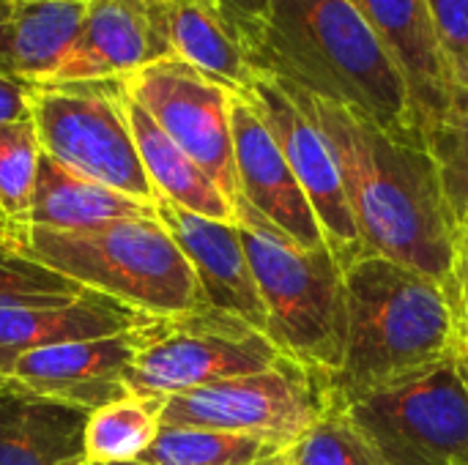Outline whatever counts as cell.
I'll list each match as a JSON object with an SVG mask.
<instances>
[{"label":"cell","instance_id":"1","mask_svg":"<svg viewBox=\"0 0 468 465\" xmlns=\"http://www.w3.org/2000/svg\"><path fill=\"white\" fill-rule=\"evenodd\" d=\"M282 85L332 145L362 252L455 282L458 225L428 140L389 134L343 104Z\"/></svg>","mask_w":468,"mask_h":465},{"label":"cell","instance_id":"2","mask_svg":"<svg viewBox=\"0 0 468 465\" xmlns=\"http://www.w3.org/2000/svg\"><path fill=\"white\" fill-rule=\"evenodd\" d=\"M346 274V351L329 381L337 403L420 378L458 356L466 323L452 282L381 255H356Z\"/></svg>","mask_w":468,"mask_h":465},{"label":"cell","instance_id":"3","mask_svg":"<svg viewBox=\"0 0 468 465\" xmlns=\"http://www.w3.org/2000/svg\"><path fill=\"white\" fill-rule=\"evenodd\" d=\"M258 69L389 134L425 137L398 63L351 0H271Z\"/></svg>","mask_w":468,"mask_h":465},{"label":"cell","instance_id":"4","mask_svg":"<svg viewBox=\"0 0 468 465\" xmlns=\"http://www.w3.org/2000/svg\"><path fill=\"white\" fill-rule=\"evenodd\" d=\"M11 244L16 255L74 285L156 318L208 307L159 217L118 219L88 230L11 225Z\"/></svg>","mask_w":468,"mask_h":465},{"label":"cell","instance_id":"5","mask_svg":"<svg viewBox=\"0 0 468 465\" xmlns=\"http://www.w3.org/2000/svg\"><path fill=\"white\" fill-rule=\"evenodd\" d=\"M236 225L263 307L266 337L293 365L332 381L346 351V274L329 247L302 249L244 200Z\"/></svg>","mask_w":468,"mask_h":465},{"label":"cell","instance_id":"6","mask_svg":"<svg viewBox=\"0 0 468 465\" xmlns=\"http://www.w3.org/2000/svg\"><path fill=\"white\" fill-rule=\"evenodd\" d=\"M27 107L41 153L140 203H159L126 118L123 79L27 85Z\"/></svg>","mask_w":468,"mask_h":465},{"label":"cell","instance_id":"7","mask_svg":"<svg viewBox=\"0 0 468 465\" xmlns=\"http://www.w3.org/2000/svg\"><path fill=\"white\" fill-rule=\"evenodd\" d=\"M280 362L285 356L263 332L200 307L151 321L148 343L129 370V392L170 400L197 386L271 370Z\"/></svg>","mask_w":468,"mask_h":465},{"label":"cell","instance_id":"8","mask_svg":"<svg viewBox=\"0 0 468 465\" xmlns=\"http://www.w3.org/2000/svg\"><path fill=\"white\" fill-rule=\"evenodd\" d=\"M340 406L384 465H468V389L455 359Z\"/></svg>","mask_w":468,"mask_h":465},{"label":"cell","instance_id":"9","mask_svg":"<svg viewBox=\"0 0 468 465\" xmlns=\"http://www.w3.org/2000/svg\"><path fill=\"white\" fill-rule=\"evenodd\" d=\"M329 403V381L285 359L271 370L170 397L162 411V428L258 433L293 447Z\"/></svg>","mask_w":468,"mask_h":465},{"label":"cell","instance_id":"10","mask_svg":"<svg viewBox=\"0 0 468 465\" xmlns=\"http://www.w3.org/2000/svg\"><path fill=\"white\" fill-rule=\"evenodd\" d=\"M126 93L154 118V123L222 189L239 203L233 159L230 104L233 90L203 77L178 58H162L123 77Z\"/></svg>","mask_w":468,"mask_h":465},{"label":"cell","instance_id":"11","mask_svg":"<svg viewBox=\"0 0 468 465\" xmlns=\"http://www.w3.org/2000/svg\"><path fill=\"white\" fill-rule=\"evenodd\" d=\"M244 96H250V101L255 104L285 162L291 164L299 186L304 189L329 249L335 252L340 266H348L356 255H362V241L329 140L277 77L261 71Z\"/></svg>","mask_w":468,"mask_h":465},{"label":"cell","instance_id":"12","mask_svg":"<svg viewBox=\"0 0 468 465\" xmlns=\"http://www.w3.org/2000/svg\"><path fill=\"white\" fill-rule=\"evenodd\" d=\"M151 321L112 337L66 343L25 354L11 365L8 378L36 397L85 414L126 400L132 397L129 370L148 343Z\"/></svg>","mask_w":468,"mask_h":465},{"label":"cell","instance_id":"13","mask_svg":"<svg viewBox=\"0 0 468 465\" xmlns=\"http://www.w3.org/2000/svg\"><path fill=\"white\" fill-rule=\"evenodd\" d=\"M233 159L239 178V200H244L274 230L302 249L329 247L321 222L285 162L277 140L258 115L250 96L236 93L230 104Z\"/></svg>","mask_w":468,"mask_h":465},{"label":"cell","instance_id":"14","mask_svg":"<svg viewBox=\"0 0 468 465\" xmlns=\"http://www.w3.org/2000/svg\"><path fill=\"white\" fill-rule=\"evenodd\" d=\"M156 217L186 258L203 301L266 334V307L239 225L197 217L165 200L156 203Z\"/></svg>","mask_w":468,"mask_h":465},{"label":"cell","instance_id":"15","mask_svg":"<svg viewBox=\"0 0 468 465\" xmlns=\"http://www.w3.org/2000/svg\"><path fill=\"white\" fill-rule=\"evenodd\" d=\"M398 63L422 132L444 123L458 104V85L439 44L428 0H351Z\"/></svg>","mask_w":468,"mask_h":465},{"label":"cell","instance_id":"16","mask_svg":"<svg viewBox=\"0 0 468 465\" xmlns=\"http://www.w3.org/2000/svg\"><path fill=\"white\" fill-rule=\"evenodd\" d=\"M162 58H170L162 0H90L82 33L55 82L123 79Z\"/></svg>","mask_w":468,"mask_h":465},{"label":"cell","instance_id":"17","mask_svg":"<svg viewBox=\"0 0 468 465\" xmlns=\"http://www.w3.org/2000/svg\"><path fill=\"white\" fill-rule=\"evenodd\" d=\"M170 58L233 93H247L261 74V27L222 0H162Z\"/></svg>","mask_w":468,"mask_h":465},{"label":"cell","instance_id":"18","mask_svg":"<svg viewBox=\"0 0 468 465\" xmlns=\"http://www.w3.org/2000/svg\"><path fill=\"white\" fill-rule=\"evenodd\" d=\"M151 318L156 315L140 312L96 291H82L63 307H0V378H8L11 365L25 354L112 337L137 329Z\"/></svg>","mask_w":468,"mask_h":465},{"label":"cell","instance_id":"19","mask_svg":"<svg viewBox=\"0 0 468 465\" xmlns=\"http://www.w3.org/2000/svg\"><path fill=\"white\" fill-rule=\"evenodd\" d=\"M88 414L30 395L8 378L0 395V465H85Z\"/></svg>","mask_w":468,"mask_h":465},{"label":"cell","instance_id":"20","mask_svg":"<svg viewBox=\"0 0 468 465\" xmlns=\"http://www.w3.org/2000/svg\"><path fill=\"white\" fill-rule=\"evenodd\" d=\"M90 0H11L3 71L25 85L55 82L71 55Z\"/></svg>","mask_w":468,"mask_h":465},{"label":"cell","instance_id":"21","mask_svg":"<svg viewBox=\"0 0 468 465\" xmlns=\"http://www.w3.org/2000/svg\"><path fill=\"white\" fill-rule=\"evenodd\" d=\"M156 206L140 203L104 184L82 178L47 153L38 159L27 222L49 230H88L118 219H151Z\"/></svg>","mask_w":468,"mask_h":465},{"label":"cell","instance_id":"22","mask_svg":"<svg viewBox=\"0 0 468 465\" xmlns=\"http://www.w3.org/2000/svg\"><path fill=\"white\" fill-rule=\"evenodd\" d=\"M126 118L159 200L217 222H236V206L222 189L154 123V118L126 93Z\"/></svg>","mask_w":468,"mask_h":465},{"label":"cell","instance_id":"23","mask_svg":"<svg viewBox=\"0 0 468 465\" xmlns=\"http://www.w3.org/2000/svg\"><path fill=\"white\" fill-rule=\"evenodd\" d=\"M291 447L258 433L195 428H159L156 441L140 455L143 465H271Z\"/></svg>","mask_w":468,"mask_h":465},{"label":"cell","instance_id":"24","mask_svg":"<svg viewBox=\"0 0 468 465\" xmlns=\"http://www.w3.org/2000/svg\"><path fill=\"white\" fill-rule=\"evenodd\" d=\"M167 400L126 397L88 414L85 463H134L156 441Z\"/></svg>","mask_w":468,"mask_h":465},{"label":"cell","instance_id":"25","mask_svg":"<svg viewBox=\"0 0 468 465\" xmlns=\"http://www.w3.org/2000/svg\"><path fill=\"white\" fill-rule=\"evenodd\" d=\"M288 458L291 465H384L376 447L335 400L291 447Z\"/></svg>","mask_w":468,"mask_h":465},{"label":"cell","instance_id":"26","mask_svg":"<svg viewBox=\"0 0 468 465\" xmlns=\"http://www.w3.org/2000/svg\"><path fill=\"white\" fill-rule=\"evenodd\" d=\"M38 159L41 145L30 118L0 126V214L11 225L27 222Z\"/></svg>","mask_w":468,"mask_h":465},{"label":"cell","instance_id":"27","mask_svg":"<svg viewBox=\"0 0 468 465\" xmlns=\"http://www.w3.org/2000/svg\"><path fill=\"white\" fill-rule=\"evenodd\" d=\"M85 288L16 255H0V307H63Z\"/></svg>","mask_w":468,"mask_h":465},{"label":"cell","instance_id":"28","mask_svg":"<svg viewBox=\"0 0 468 465\" xmlns=\"http://www.w3.org/2000/svg\"><path fill=\"white\" fill-rule=\"evenodd\" d=\"M425 137L439 164V178L452 219L455 225H463L468 222V126L444 121Z\"/></svg>","mask_w":468,"mask_h":465},{"label":"cell","instance_id":"29","mask_svg":"<svg viewBox=\"0 0 468 465\" xmlns=\"http://www.w3.org/2000/svg\"><path fill=\"white\" fill-rule=\"evenodd\" d=\"M428 8L461 96L468 90V0H428Z\"/></svg>","mask_w":468,"mask_h":465},{"label":"cell","instance_id":"30","mask_svg":"<svg viewBox=\"0 0 468 465\" xmlns=\"http://www.w3.org/2000/svg\"><path fill=\"white\" fill-rule=\"evenodd\" d=\"M27 118H30L27 85L0 71V126L27 121Z\"/></svg>","mask_w":468,"mask_h":465},{"label":"cell","instance_id":"31","mask_svg":"<svg viewBox=\"0 0 468 465\" xmlns=\"http://www.w3.org/2000/svg\"><path fill=\"white\" fill-rule=\"evenodd\" d=\"M225 5H230L236 14H241L244 19H250L252 25L263 27L266 16H269V3L271 0H222Z\"/></svg>","mask_w":468,"mask_h":465},{"label":"cell","instance_id":"32","mask_svg":"<svg viewBox=\"0 0 468 465\" xmlns=\"http://www.w3.org/2000/svg\"><path fill=\"white\" fill-rule=\"evenodd\" d=\"M455 296H458V307H461V318L468 329V260H458L455 269Z\"/></svg>","mask_w":468,"mask_h":465},{"label":"cell","instance_id":"33","mask_svg":"<svg viewBox=\"0 0 468 465\" xmlns=\"http://www.w3.org/2000/svg\"><path fill=\"white\" fill-rule=\"evenodd\" d=\"M11 0H0V71H3V49H5V27H8ZM5 74V71H3Z\"/></svg>","mask_w":468,"mask_h":465},{"label":"cell","instance_id":"34","mask_svg":"<svg viewBox=\"0 0 468 465\" xmlns=\"http://www.w3.org/2000/svg\"><path fill=\"white\" fill-rule=\"evenodd\" d=\"M455 362H458V370H461L463 384H466V389H468V329L463 332V337H461V345H458V356H455Z\"/></svg>","mask_w":468,"mask_h":465},{"label":"cell","instance_id":"35","mask_svg":"<svg viewBox=\"0 0 468 465\" xmlns=\"http://www.w3.org/2000/svg\"><path fill=\"white\" fill-rule=\"evenodd\" d=\"M447 121H458V123L468 126V90H463V93L458 96V104H455V110H452V115H450Z\"/></svg>","mask_w":468,"mask_h":465},{"label":"cell","instance_id":"36","mask_svg":"<svg viewBox=\"0 0 468 465\" xmlns=\"http://www.w3.org/2000/svg\"><path fill=\"white\" fill-rule=\"evenodd\" d=\"M455 247H458V260H468V222L458 225V233H455Z\"/></svg>","mask_w":468,"mask_h":465},{"label":"cell","instance_id":"37","mask_svg":"<svg viewBox=\"0 0 468 465\" xmlns=\"http://www.w3.org/2000/svg\"><path fill=\"white\" fill-rule=\"evenodd\" d=\"M5 252H14V244H11V222H5L0 217V255Z\"/></svg>","mask_w":468,"mask_h":465},{"label":"cell","instance_id":"38","mask_svg":"<svg viewBox=\"0 0 468 465\" xmlns=\"http://www.w3.org/2000/svg\"><path fill=\"white\" fill-rule=\"evenodd\" d=\"M85 465H143V463H137V460H134V463H85Z\"/></svg>","mask_w":468,"mask_h":465},{"label":"cell","instance_id":"39","mask_svg":"<svg viewBox=\"0 0 468 465\" xmlns=\"http://www.w3.org/2000/svg\"><path fill=\"white\" fill-rule=\"evenodd\" d=\"M5 386H8V378H0V395L5 392Z\"/></svg>","mask_w":468,"mask_h":465},{"label":"cell","instance_id":"40","mask_svg":"<svg viewBox=\"0 0 468 465\" xmlns=\"http://www.w3.org/2000/svg\"><path fill=\"white\" fill-rule=\"evenodd\" d=\"M0 217H3V214H0Z\"/></svg>","mask_w":468,"mask_h":465}]
</instances>
